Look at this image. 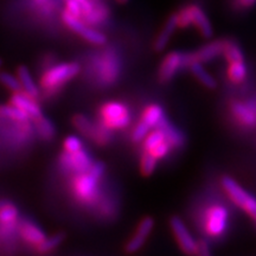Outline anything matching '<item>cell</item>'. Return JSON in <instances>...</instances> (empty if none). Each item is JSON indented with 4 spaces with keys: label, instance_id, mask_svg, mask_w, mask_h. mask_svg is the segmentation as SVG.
<instances>
[{
    "label": "cell",
    "instance_id": "10",
    "mask_svg": "<svg viewBox=\"0 0 256 256\" xmlns=\"http://www.w3.org/2000/svg\"><path fill=\"white\" fill-rule=\"evenodd\" d=\"M153 226H154V220L152 217H145V218L140 220L136 232H134L132 238L126 243V247H124L126 252L133 254V252H136L139 249H142L150 234L152 232Z\"/></svg>",
    "mask_w": 256,
    "mask_h": 256
},
{
    "label": "cell",
    "instance_id": "28",
    "mask_svg": "<svg viewBox=\"0 0 256 256\" xmlns=\"http://www.w3.org/2000/svg\"><path fill=\"white\" fill-rule=\"evenodd\" d=\"M158 165V158L156 156H153L152 153L145 151L142 156V162H140V171L144 176H151Z\"/></svg>",
    "mask_w": 256,
    "mask_h": 256
},
{
    "label": "cell",
    "instance_id": "25",
    "mask_svg": "<svg viewBox=\"0 0 256 256\" xmlns=\"http://www.w3.org/2000/svg\"><path fill=\"white\" fill-rule=\"evenodd\" d=\"M0 116L6 118V119L17 121V122L25 124L30 120L28 114H25L23 110H20L19 108L16 107L14 104L8 106H0Z\"/></svg>",
    "mask_w": 256,
    "mask_h": 256
},
{
    "label": "cell",
    "instance_id": "14",
    "mask_svg": "<svg viewBox=\"0 0 256 256\" xmlns=\"http://www.w3.org/2000/svg\"><path fill=\"white\" fill-rule=\"evenodd\" d=\"M191 24H194L204 38H211L214 34V28L206 12L197 5H190Z\"/></svg>",
    "mask_w": 256,
    "mask_h": 256
},
{
    "label": "cell",
    "instance_id": "18",
    "mask_svg": "<svg viewBox=\"0 0 256 256\" xmlns=\"http://www.w3.org/2000/svg\"><path fill=\"white\" fill-rule=\"evenodd\" d=\"M188 68H190L191 72L194 74V78H196L198 81H200L202 84L204 86V87H206L209 89L216 88V86H217L216 80L214 78V76L211 75L210 72H206V68L202 66L200 62H196V60H194V62L190 63Z\"/></svg>",
    "mask_w": 256,
    "mask_h": 256
},
{
    "label": "cell",
    "instance_id": "9",
    "mask_svg": "<svg viewBox=\"0 0 256 256\" xmlns=\"http://www.w3.org/2000/svg\"><path fill=\"white\" fill-rule=\"evenodd\" d=\"M183 66H186V54L172 51L166 55L159 69V80L168 82Z\"/></svg>",
    "mask_w": 256,
    "mask_h": 256
},
{
    "label": "cell",
    "instance_id": "1",
    "mask_svg": "<svg viewBox=\"0 0 256 256\" xmlns=\"http://www.w3.org/2000/svg\"><path fill=\"white\" fill-rule=\"evenodd\" d=\"M81 72L78 62H64L50 66L42 76V87L50 92H55L66 83L75 78Z\"/></svg>",
    "mask_w": 256,
    "mask_h": 256
},
{
    "label": "cell",
    "instance_id": "30",
    "mask_svg": "<svg viewBox=\"0 0 256 256\" xmlns=\"http://www.w3.org/2000/svg\"><path fill=\"white\" fill-rule=\"evenodd\" d=\"M63 150L64 152L68 153H74L80 151V150H83L82 140L76 136H66L63 142Z\"/></svg>",
    "mask_w": 256,
    "mask_h": 256
},
{
    "label": "cell",
    "instance_id": "27",
    "mask_svg": "<svg viewBox=\"0 0 256 256\" xmlns=\"http://www.w3.org/2000/svg\"><path fill=\"white\" fill-rule=\"evenodd\" d=\"M228 75L230 81L236 83H242L247 78V66H246L244 60L241 62H235V63H229V70Z\"/></svg>",
    "mask_w": 256,
    "mask_h": 256
},
{
    "label": "cell",
    "instance_id": "21",
    "mask_svg": "<svg viewBox=\"0 0 256 256\" xmlns=\"http://www.w3.org/2000/svg\"><path fill=\"white\" fill-rule=\"evenodd\" d=\"M222 55L226 57V60H228L229 63H235V62L244 60L241 48H240L238 46V43L234 40H223Z\"/></svg>",
    "mask_w": 256,
    "mask_h": 256
},
{
    "label": "cell",
    "instance_id": "39",
    "mask_svg": "<svg viewBox=\"0 0 256 256\" xmlns=\"http://www.w3.org/2000/svg\"><path fill=\"white\" fill-rule=\"evenodd\" d=\"M255 218H256V217H255Z\"/></svg>",
    "mask_w": 256,
    "mask_h": 256
},
{
    "label": "cell",
    "instance_id": "32",
    "mask_svg": "<svg viewBox=\"0 0 256 256\" xmlns=\"http://www.w3.org/2000/svg\"><path fill=\"white\" fill-rule=\"evenodd\" d=\"M66 4V10L75 17L82 19V8L76 0H64Z\"/></svg>",
    "mask_w": 256,
    "mask_h": 256
},
{
    "label": "cell",
    "instance_id": "34",
    "mask_svg": "<svg viewBox=\"0 0 256 256\" xmlns=\"http://www.w3.org/2000/svg\"><path fill=\"white\" fill-rule=\"evenodd\" d=\"M210 247L209 243H208L206 240H200L197 241V248H196V254L202 255V256H206L210 255Z\"/></svg>",
    "mask_w": 256,
    "mask_h": 256
},
{
    "label": "cell",
    "instance_id": "33",
    "mask_svg": "<svg viewBox=\"0 0 256 256\" xmlns=\"http://www.w3.org/2000/svg\"><path fill=\"white\" fill-rule=\"evenodd\" d=\"M104 162H92V165L90 166V168L88 170L89 174H92L94 177L98 179H101L102 176L104 174Z\"/></svg>",
    "mask_w": 256,
    "mask_h": 256
},
{
    "label": "cell",
    "instance_id": "20",
    "mask_svg": "<svg viewBox=\"0 0 256 256\" xmlns=\"http://www.w3.org/2000/svg\"><path fill=\"white\" fill-rule=\"evenodd\" d=\"M164 119H165L164 110H162V108L158 104L148 106V107L144 110L142 118V120L144 122L148 124V126L151 127V130L152 128L158 127L159 124Z\"/></svg>",
    "mask_w": 256,
    "mask_h": 256
},
{
    "label": "cell",
    "instance_id": "38",
    "mask_svg": "<svg viewBox=\"0 0 256 256\" xmlns=\"http://www.w3.org/2000/svg\"><path fill=\"white\" fill-rule=\"evenodd\" d=\"M2 206V202H0V206Z\"/></svg>",
    "mask_w": 256,
    "mask_h": 256
},
{
    "label": "cell",
    "instance_id": "31",
    "mask_svg": "<svg viewBox=\"0 0 256 256\" xmlns=\"http://www.w3.org/2000/svg\"><path fill=\"white\" fill-rule=\"evenodd\" d=\"M150 130H151V127H150L146 122H144L142 120H140L139 122L136 124V126L134 127L133 133H132V139L136 142H142L147 134L150 133Z\"/></svg>",
    "mask_w": 256,
    "mask_h": 256
},
{
    "label": "cell",
    "instance_id": "7",
    "mask_svg": "<svg viewBox=\"0 0 256 256\" xmlns=\"http://www.w3.org/2000/svg\"><path fill=\"white\" fill-rule=\"evenodd\" d=\"M92 159L90 154L84 150H80L78 152L68 153L63 152L60 156V165L64 170L74 174L87 172L92 165Z\"/></svg>",
    "mask_w": 256,
    "mask_h": 256
},
{
    "label": "cell",
    "instance_id": "6",
    "mask_svg": "<svg viewBox=\"0 0 256 256\" xmlns=\"http://www.w3.org/2000/svg\"><path fill=\"white\" fill-rule=\"evenodd\" d=\"M170 226H171L172 232H174L176 241L178 242L179 248L185 254H196L197 241L192 236V234L188 232L186 224L183 222V220L178 216H174L170 220Z\"/></svg>",
    "mask_w": 256,
    "mask_h": 256
},
{
    "label": "cell",
    "instance_id": "22",
    "mask_svg": "<svg viewBox=\"0 0 256 256\" xmlns=\"http://www.w3.org/2000/svg\"><path fill=\"white\" fill-rule=\"evenodd\" d=\"M158 128H160L164 132L166 139H168V142L172 147H179L183 144V136H182L180 132H178L171 124H168L166 118L159 124Z\"/></svg>",
    "mask_w": 256,
    "mask_h": 256
},
{
    "label": "cell",
    "instance_id": "5",
    "mask_svg": "<svg viewBox=\"0 0 256 256\" xmlns=\"http://www.w3.org/2000/svg\"><path fill=\"white\" fill-rule=\"evenodd\" d=\"M222 186L224 188V191L226 192V194L230 197V200H232L236 206H238L242 210H244L246 212H248L249 215L255 218L256 198L254 196H252L249 192L246 191L235 179L228 177V176L222 178Z\"/></svg>",
    "mask_w": 256,
    "mask_h": 256
},
{
    "label": "cell",
    "instance_id": "26",
    "mask_svg": "<svg viewBox=\"0 0 256 256\" xmlns=\"http://www.w3.org/2000/svg\"><path fill=\"white\" fill-rule=\"evenodd\" d=\"M142 142H144V150L147 152H152L156 147H158L160 145V144L168 142V139H166L164 132H162L160 128L156 127L154 128V130H152V132L147 134Z\"/></svg>",
    "mask_w": 256,
    "mask_h": 256
},
{
    "label": "cell",
    "instance_id": "4",
    "mask_svg": "<svg viewBox=\"0 0 256 256\" xmlns=\"http://www.w3.org/2000/svg\"><path fill=\"white\" fill-rule=\"evenodd\" d=\"M62 20L70 30L78 34V36H81L83 40H86L88 43L92 44V46H104L106 42H107V37H106L104 34L92 28L83 19L78 18L72 14H69L66 10H64V12L62 14Z\"/></svg>",
    "mask_w": 256,
    "mask_h": 256
},
{
    "label": "cell",
    "instance_id": "17",
    "mask_svg": "<svg viewBox=\"0 0 256 256\" xmlns=\"http://www.w3.org/2000/svg\"><path fill=\"white\" fill-rule=\"evenodd\" d=\"M72 126L78 130L80 133L87 136L88 139H94L95 132H96V124L89 119V118L84 116L83 114H75L72 119Z\"/></svg>",
    "mask_w": 256,
    "mask_h": 256
},
{
    "label": "cell",
    "instance_id": "12",
    "mask_svg": "<svg viewBox=\"0 0 256 256\" xmlns=\"http://www.w3.org/2000/svg\"><path fill=\"white\" fill-rule=\"evenodd\" d=\"M223 51V40H212L210 43L202 46L200 49L191 54H186V66H190L191 62L206 63L215 60L216 57L222 55Z\"/></svg>",
    "mask_w": 256,
    "mask_h": 256
},
{
    "label": "cell",
    "instance_id": "37",
    "mask_svg": "<svg viewBox=\"0 0 256 256\" xmlns=\"http://www.w3.org/2000/svg\"><path fill=\"white\" fill-rule=\"evenodd\" d=\"M0 66H2V60H0Z\"/></svg>",
    "mask_w": 256,
    "mask_h": 256
},
{
    "label": "cell",
    "instance_id": "36",
    "mask_svg": "<svg viewBox=\"0 0 256 256\" xmlns=\"http://www.w3.org/2000/svg\"><path fill=\"white\" fill-rule=\"evenodd\" d=\"M118 2H120V4H124V2H127L128 0H116Z\"/></svg>",
    "mask_w": 256,
    "mask_h": 256
},
{
    "label": "cell",
    "instance_id": "19",
    "mask_svg": "<svg viewBox=\"0 0 256 256\" xmlns=\"http://www.w3.org/2000/svg\"><path fill=\"white\" fill-rule=\"evenodd\" d=\"M34 126H36L37 133L42 139L46 142H50L56 136V127L49 118H46L44 115H40V118L34 119Z\"/></svg>",
    "mask_w": 256,
    "mask_h": 256
},
{
    "label": "cell",
    "instance_id": "24",
    "mask_svg": "<svg viewBox=\"0 0 256 256\" xmlns=\"http://www.w3.org/2000/svg\"><path fill=\"white\" fill-rule=\"evenodd\" d=\"M64 238H66V235H64L63 232L54 234V235H51L50 238H46L40 244L37 246L36 247L37 252H40V254H48V252H51L62 244Z\"/></svg>",
    "mask_w": 256,
    "mask_h": 256
},
{
    "label": "cell",
    "instance_id": "29",
    "mask_svg": "<svg viewBox=\"0 0 256 256\" xmlns=\"http://www.w3.org/2000/svg\"><path fill=\"white\" fill-rule=\"evenodd\" d=\"M0 83L11 92H23L22 90V86L19 83L18 78L14 75V74H10L8 72H0Z\"/></svg>",
    "mask_w": 256,
    "mask_h": 256
},
{
    "label": "cell",
    "instance_id": "23",
    "mask_svg": "<svg viewBox=\"0 0 256 256\" xmlns=\"http://www.w3.org/2000/svg\"><path fill=\"white\" fill-rule=\"evenodd\" d=\"M19 216V211L17 206L12 203H2L0 206V223L2 226H14L17 222Z\"/></svg>",
    "mask_w": 256,
    "mask_h": 256
},
{
    "label": "cell",
    "instance_id": "2",
    "mask_svg": "<svg viewBox=\"0 0 256 256\" xmlns=\"http://www.w3.org/2000/svg\"><path fill=\"white\" fill-rule=\"evenodd\" d=\"M101 124L110 130H122L130 122V114L124 104L110 101L104 104L100 110Z\"/></svg>",
    "mask_w": 256,
    "mask_h": 256
},
{
    "label": "cell",
    "instance_id": "35",
    "mask_svg": "<svg viewBox=\"0 0 256 256\" xmlns=\"http://www.w3.org/2000/svg\"><path fill=\"white\" fill-rule=\"evenodd\" d=\"M240 4L243 8H252L256 4V0H240Z\"/></svg>",
    "mask_w": 256,
    "mask_h": 256
},
{
    "label": "cell",
    "instance_id": "11",
    "mask_svg": "<svg viewBox=\"0 0 256 256\" xmlns=\"http://www.w3.org/2000/svg\"><path fill=\"white\" fill-rule=\"evenodd\" d=\"M11 104L16 106L20 110H23L25 114L28 115V118L32 120L37 119L40 115H43L40 106L38 104L36 98H31L30 95H28L24 92H12L11 98H10Z\"/></svg>",
    "mask_w": 256,
    "mask_h": 256
},
{
    "label": "cell",
    "instance_id": "16",
    "mask_svg": "<svg viewBox=\"0 0 256 256\" xmlns=\"http://www.w3.org/2000/svg\"><path fill=\"white\" fill-rule=\"evenodd\" d=\"M20 236L25 242L34 246V247H37L38 244H40L46 238V235L44 234L43 230L34 223L28 222V220H25V222L22 223Z\"/></svg>",
    "mask_w": 256,
    "mask_h": 256
},
{
    "label": "cell",
    "instance_id": "15",
    "mask_svg": "<svg viewBox=\"0 0 256 256\" xmlns=\"http://www.w3.org/2000/svg\"><path fill=\"white\" fill-rule=\"evenodd\" d=\"M16 76H17L19 83H20L22 90L37 100L40 98V89H38L37 83L34 81V76L31 75L30 70L25 66H19L16 70Z\"/></svg>",
    "mask_w": 256,
    "mask_h": 256
},
{
    "label": "cell",
    "instance_id": "8",
    "mask_svg": "<svg viewBox=\"0 0 256 256\" xmlns=\"http://www.w3.org/2000/svg\"><path fill=\"white\" fill-rule=\"evenodd\" d=\"M228 226V211L220 206H211L206 214V229L208 234L216 238L220 236Z\"/></svg>",
    "mask_w": 256,
    "mask_h": 256
},
{
    "label": "cell",
    "instance_id": "3",
    "mask_svg": "<svg viewBox=\"0 0 256 256\" xmlns=\"http://www.w3.org/2000/svg\"><path fill=\"white\" fill-rule=\"evenodd\" d=\"M98 180L89 171L76 174L72 182V191L76 200L83 204L92 203L98 194Z\"/></svg>",
    "mask_w": 256,
    "mask_h": 256
},
{
    "label": "cell",
    "instance_id": "13",
    "mask_svg": "<svg viewBox=\"0 0 256 256\" xmlns=\"http://www.w3.org/2000/svg\"><path fill=\"white\" fill-rule=\"evenodd\" d=\"M178 28V18H177V14L170 16L166 23L164 24L162 30L156 36L154 43H153V48H154L156 51H162L168 46V44L171 40V37L174 36L176 28Z\"/></svg>",
    "mask_w": 256,
    "mask_h": 256
}]
</instances>
